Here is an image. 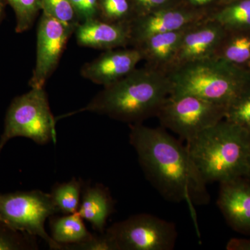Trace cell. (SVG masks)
Returning a JSON list of instances; mask_svg holds the SVG:
<instances>
[{
	"instance_id": "obj_1",
	"label": "cell",
	"mask_w": 250,
	"mask_h": 250,
	"mask_svg": "<svg viewBox=\"0 0 250 250\" xmlns=\"http://www.w3.org/2000/svg\"><path fill=\"white\" fill-rule=\"evenodd\" d=\"M129 141L146 177L167 201L186 202L192 218L195 207L210 201L207 185L187 147L164 128L131 125Z\"/></svg>"
},
{
	"instance_id": "obj_2",
	"label": "cell",
	"mask_w": 250,
	"mask_h": 250,
	"mask_svg": "<svg viewBox=\"0 0 250 250\" xmlns=\"http://www.w3.org/2000/svg\"><path fill=\"white\" fill-rule=\"evenodd\" d=\"M170 91L166 74L147 66L136 68L121 80L104 87L84 107L62 118L88 111L131 125L141 124L156 117Z\"/></svg>"
},
{
	"instance_id": "obj_3",
	"label": "cell",
	"mask_w": 250,
	"mask_h": 250,
	"mask_svg": "<svg viewBox=\"0 0 250 250\" xmlns=\"http://www.w3.org/2000/svg\"><path fill=\"white\" fill-rule=\"evenodd\" d=\"M187 149L207 184L246 177L250 132L223 119L187 142Z\"/></svg>"
},
{
	"instance_id": "obj_4",
	"label": "cell",
	"mask_w": 250,
	"mask_h": 250,
	"mask_svg": "<svg viewBox=\"0 0 250 250\" xmlns=\"http://www.w3.org/2000/svg\"><path fill=\"white\" fill-rule=\"evenodd\" d=\"M167 76L170 94H190L226 107L250 86L249 71L218 58L184 64Z\"/></svg>"
},
{
	"instance_id": "obj_5",
	"label": "cell",
	"mask_w": 250,
	"mask_h": 250,
	"mask_svg": "<svg viewBox=\"0 0 250 250\" xmlns=\"http://www.w3.org/2000/svg\"><path fill=\"white\" fill-rule=\"evenodd\" d=\"M27 138L39 145L57 142L56 119L51 111L45 88H31L10 104L0 139V152L9 140Z\"/></svg>"
},
{
	"instance_id": "obj_6",
	"label": "cell",
	"mask_w": 250,
	"mask_h": 250,
	"mask_svg": "<svg viewBox=\"0 0 250 250\" xmlns=\"http://www.w3.org/2000/svg\"><path fill=\"white\" fill-rule=\"evenodd\" d=\"M59 213L50 194L41 190L0 195V222L8 228L44 240L52 250H62L47 233V218Z\"/></svg>"
},
{
	"instance_id": "obj_7",
	"label": "cell",
	"mask_w": 250,
	"mask_h": 250,
	"mask_svg": "<svg viewBox=\"0 0 250 250\" xmlns=\"http://www.w3.org/2000/svg\"><path fill=\"white\" fill-rule=\"evenodd\" d=\"M226 106L190 94H170L156 117L164 129H170L186 141L225 119Z\"/></svg>"
},
{
	"instance_id": "obj_8",
	"label": "cell",
	"mask_w": 250,
	"mask_h": 250,
	"mask_svg": "<svg viewBox=\"0 0 250 250\" xmlns=\"http://www.w3.org/2000/svg\"><path fill=\"white\" fill-rule=\"evenodd\" d=\"M106 232L118 250H172L178 236L173 223L147 213L115 223Z\"/></svg>"
},
{
	"instance_id": "obj_9",
	"label": "cell",
	"mask_w": 250,
	"mask_h": 250,
	"mask_svg": "<svg viewBox=\"0 0 250 250\" xmlns=\"http://www.w3.org/2000/svg\"><path fill=\"white\" fill-rule=\"evenodd\" d=\"M75 28L42 13L37 29L35 67L29 81L31 88H42L58 65Z\"/></svg>"
},
{
	"instance_id": "obj_10",
	"label": "cell",
	"mask_w": 250,
	"mask_h": 250,
	"mask_svg": "<svg viewBox=\"0 0 250 250\" xmlns=\"http://www.w3.org/2000/svg\"><path fill=\"white\" fill-rule=\"evenodd\" d=\"M209 14L182 2L135 18L130 24L131 45L133 47L155 34L183 30L208 18Z\"/></svg>"
},
{
	"instance_id": "obj_11",
	"label": "cell",
	"mask_w": 250,
	"mask_h": 250,
	"mask_svg": "<svg viewBox=\"0 0 250 250\" xmlns=\"http://www.w3.org/2000/svg\"><path fill=\"white\" fill-rule=\"evenodd\" d=\"M225 32L223 26L208 18L188 28L182 36L172 70L189 62L214 58Z\"/></svg>"
},
{
	"instance_id": "obj_12",
	"label": "cell",
	"mask_w": 250,
	"mask_h": 250,
	"mask_svg": "<svg viewBox=\"0 0 250 250\" xmlns=\"http://www.w3.org/2000/svg\"><path fill=\"white\" fill-rule=\"evenodd\" d=\"M142 56L136 47L106 50L81 69L83 78L104 87L118 82L134 71Z\"/></svg>"
},
{
	"instance_id": "obj_13",
	"label": "cell",
	"mask_w": 250,
	"mask_h": 250,
	"mask_svg": "<svg viewBox=\"0 0 250 250\" xmlns=\"http://www.w3.org/2000/svg\"><path fill=\"white\" fill-rule=\"evenodd\" d=\"M217 205L230 227L250 235V181L239 177L220 183Z\"/></svg>"
},
{
	"instance_id": "obj_14",
	"label": "cell",
	"mask_w": 250,
	"mask_h": 250,
	"mask_svg": "<svg viewBox=\"0 0 250 250\" xmlns=\"http://www.w3.org/2000/svg\"><path fill=\"white\" fill-rule=\"evenodd\" d=\"M74 33L81 47L106 51L131 45L129 24H115L93 18L80 22Z\"/></svg>"
},
{
	"instance_id": "obj_15",
	"label": "cell",
	"mask_w": 250,
	"mask_h": 250,
	"mask_svg": "<svg viewBox=\"0 0 250 250\" xmlns=\"http://www.w3.org/2000/svg\"><path fill=\"white\" fill-rule=\"evenodd\" d=\"M188 28L149 36L133 47L139 49L146 66L167 75L173 68L182 36Z\"/></svg>"
},
{
	"instance_id": "obj_16",
	"label": "cell",
	"mask_w": 250,
	"mask_h": 250,
	"mask_svg": "<svg viewBox=\"0 0 250 250\" xmlns=\"http://www.w3.org/2000/svg\"><path fill=\"white\" fill-rule=\"evenodd\" d=\"M114 210V202L109 190L101 184L87 186L77 213L89 222L94 229L104 232L108 217Z\"/></svg>"
},
{
	"instance_id": "obj_17",
	"label": "cell",
	"mask_w": 250,
	"mask_h": 250,
	"mask_svg": "<svg viewBox=\"0 0 250 250\" xmlns=\"http://www.w3.org/2000/svg\"><path fill=\"white\" fill-rule=\"evenodd\" d=\"M52 239L61 246L79 244L90 239L93 235L88 231L83 218L78 213L50 219Z\"/></svg>"
},
{
	"instance_id": "obj_18",
	"label": "cell",
	"mask_w": 250,
	"mask_h": 250,
	"mask_svg": "<svg viewBox=\"0 0 250 250\" xmlns=\"http://www.w3.org/2000/svg\"><path fill=\"white\" fill-rule=\"evenodd\" d=\"M250 29L227 30L214 58L222 59L237 66L250 62Z\"/></svg>"
},
{
	"instance_id": "obj_19",
	"label": "cell",
	"mask_w": 250,
	"mask_h": 250,
	"mask_svg": "<svg viewBox=\"0 0 250 250\" xmlns=\"http://www.w3.org/2000/svg\"><path fill=\"white\" fill-rule=\"evenodd\" d=\"M208 18L227 30L250 29V0H241L213 10Z\"/></svg>"
},
{
	"instance_id": "obj_20",
	"label": "cell",
	"mask_w": 250,
	"mask_h": 250,
	"mask_svg": "<svg viewBox=\"0 0 250 250\" xmlns=\"http://www.w3.org/2000/svg\"><path fill=\"white\" fill-rule=\"evenodd\" d=\"M82 187V181L75 178L54 186L49 194L59 212L67 215L78 211Z\"/></svg>"
},
{
	"instance_id": "obj_21",
	"label": "cell",
	"mask_w": 250,
	"mask_h": 250,
	"mask_svg": "<svg viewBox=\"0 0 250 250\" xmlns=\"http://www.w3.org/2000/svg\"><path fill=\"white\" fill-rule=\"evenodd\" d=\"M98 18L105 22L130 25L135 15L129 0H98Z\"/></svg>"
},
{
	"instance_id": "obj_22",
	"label": "cell",
	"mask_w": 250,
	"mask_h": 250,
	"mask_svg": "<svg viewBox=\"0 0 250 250\" xmlns=\"http://www.w3.org/2000/svg\"><path fill=\"white\" fill-rule=\"evenodd\" d=\"M14 10L16 16V32L18 34L29 30L35 21L39 11L42 10V0H6Z\"/></svg>"
},
{
	"instance_id": "obj_23",
	"label": "cell",
	"mask_w": 250,
	"mask_h": 250,
	"mask_svg": "<svg viewBox=\"0 0 250 250\" xmlns=\"http://www.w3.org/2000/svg\"><path fill=\"white\" fill-rule=\"evenodd\" d=\"M225 120L250 132V86L227 106Z\"/></svg>"
},
{
	"instance_id": "obj_24",
	"label": "cell",
	"mask_w": 250,
	"mask_h": 250,
	"mask_svg": "<svg viewBox=\"0 0 250 250\" xmlns=\"http://www.w3.org/2000/svg\"><path fill=\"white\" fill-rule=\"evenodd\" d=\"M42 13L76 29L80 23L70 0H42Z\"/></svg>"
},
{
	"instance_id": "obj_25",
	"label": "cell",
	"mask_w": 250,
	"mask_h": 250,
	"mask_svg": "<svg viewBox=\"0 0 250 250\" xmlns=\"http://www.w3.org/2000/svg\"><path fill=\"white\" fill-rule=\"evenodd\" d=\"M62 250H118L116 243L104 231L100 236H93L88 241L75 245L62 246Z\"/></svg>"
},
{
	"instance_id": "obj_26",
	"label": "cell",
	"mask_w": 250,
	"mask_h": 250,
	"mask_svg": "<svg viewBox=\"0 0 250 250\" xmlns=\"http://www.w3.org/2000/svg\"><path fill=\"white\" fill-rule=\"evenodd\" d=\"M135 18L181 4L176 0H129Z\"/></svg>"
},
{
	"instance_id": "obj_27",
	"label": "cell",
	"mask_w": 250,
	"mask_h": 250,
	"mask_svg": "<svg viewBox=\"0 0 250 250\" xmlns=\"http://www.w3.org/2000/svg\"><path fill=\"white\" fill-rule=\"evenodd\" d=\"M16 231L11 229L4 224L0 223V250L34 249L32 245L27 244V241L14 234Z\"/></svg>"
},
{
	"instance_id": "obj_28",
	"label": "cell",
	"mask_w": 250,
	"mask_h": 250,
	"mask_svg": "<svg viewBox=\"0 0 250 250\" xmlns=\"http://www.w3.org/2000/svg\"><path fill=\"white\" fill-rule=\"evenodd\" d=\"M80 22L98 18V0H70Z\"/></svg>"
},
{
	"instance_id": "obj_29",
	"label": "cell",
	"mask_w": 250,
	"mask_h": 250,
	"mask_svg": "<svg viewBox=\"0 0 250 250\" xmlns=\"http://www.w3.org/2000/svg\"><path fill=\"white\" fill-rule=\"evenodd\" d=\"M228 250H250V239L248 238H231L228 242Z\"/></svg>"
},
{
	"instance_id": "obj_30",
	"label": "cell",
	"mask_w": 250,
	"mask_h": 250,
	"mask_svg": "<svg viewBox=\"0 0 250 250\" xmlns=\"http://www.w3.org/2000/svg\"><path fill=\"white\" fill-rule=\"evenodd\" d=\"M216 0H186L185 4L193 9L202 10L207 12L211 13L209 6H212Z\"/></svg>"
},
{
	"instance_id": "obj_31",
	"label": "cell",
	"mask_w": 250,
	"mask_h": 250,
	"mask_svg": "<svg viewBox=\"0 0 250 250\" xmlns=\"http://www.w3.org/2000/svg\"><path fill=\"white\" fill-rule=\"evenodd\" d=\"M4 14V0H0V22L2 20Z\"/></svg>"
},
{
	"instance_id": "obj_32",
	"label": "cell",
	"mask_w": 250,
	"mask_h": 250,
	"mask_svg": "<svg viewBox=\"0 0 250 250\" xmlns=\"http://www.w3.org/2000/svg\"><path fill=\"white\" fill-rule=\"evenodd\" d=\"M246 177L250 181V159L249 164V169H248V174H247Z\"/></svg>"
},
{
	"instance_id": "obj_33",
	"label": "cell",
	"mask_w": 250,
	"mask_h": 250,
	"mask_svg": "<svg viewBox=\"0 0 250 250\" xmlns=\"http://www.w3.org/2000/svg\"><path fill=\"white\" fill-rule=\"evenodd\" d=\"M0 223H1V222H0Z\"/></svg>"
}]
</instances>
